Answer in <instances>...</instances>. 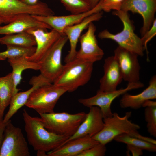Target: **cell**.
<instances>
[{
	"instance_id": "36",
	"label": "cell",
	"mask_w": 156,
	"mask_h": 156,
	"mask_svg": "<svg viewBox=\"0 0 156 156\" xmlns=\"http://www.w3.org/2000/svg\"><path fill=\"white\" fill-rule=\"evenodd\" d=\"M153 106H156V101H152L151 100H149L145 101L143 104L142 107H146Z\"/></svg>"
},
{
	"instance_id": "19",
	"label": "cell",
	"mask_w": 156,
	"mask_h": 156,
	"mask_svg": "<svg viewBox=\"0 0 156 156\" xmlns=\"http://www.w3.org/2000/svg\"><path fill=\"white\" fill-rule=\"evenodd\" d=\"M98 143L88 136L76 138L47 153V156H78L83 151Z\"/></svg>"
},
{
	"instance_id": "16",
	"label": "cell",
	"mask_w": 156,
	"mask_h": 156,
	"mask_svg": "<svg viewBox=\"0 0 156 156\" xmlns=\"http://www.w3.org/2000/svg\"><path fill=\"white\" fill-rule=\"evenodd\" d=\"M29 83L32 86L30 88L24 92H18L12 96L9 105V110L3 118L4 123H7L19 109L25 105L34 90L41 86L52 83L40 74L33 76Z\"/></svg>"
},
{
	"instance_id": "23",
	"label": "cell",
	"mask_w": 156,
	"mask_h": 156,
	"mask_svg": "<svg viewBox=\"0 0 156 156\" xmlns=\"http://www.w3.org/2000/svg\"><path fill=\"white\" fill-rule=\"evenodd\" d=\"M14 95V84L12 72L0 77V120L3 119L5 111Z\"/></svg>"
},
{
	"instance_id": "28",
	"label": "cell",
	"mask_w": 156,
	"mask_h": 156,
	"mask_svg": "<svg viewBox=\"0 0 156 156\" xmlns=\"http://www.w3.org/2000/svg\"><path fill=\"white\" fill-rule=\"evenodd\" d=\"M72 14L83 13L92 9L89 0H58Z\"/></svg>"
},
{
	"instance_id": "29",
	"label": "cell",
	"mask_w": 156,
	"mask_h": 156,
	"mask_svg": "<svg viewBox=\"0 0 156 156\" xmlns=\"http://www.w3.org/2000/svg\"><path fill=\"white\" fill-rule=\"evenodd\" d=\"M144 110L145 120L147 128L150 135L156 137V106L145 107Z\"/></svg>"
},
{
	"instance_id": "33",
	"label": "cell",
	"mask_w": 156,
	"mask_h": 156,
	"mask_svg": "<svg viewBox=\"0 0 156 156\" xmlns=\"http://www.w3.org/2000/svg\"><path fill=\"white\" fill-rule=\"evenodd\" d=\"M127 145V148L131 153L133 156H139L143 154L142 150L135 146L129 145Z\"/></svg>"
},
{
	"instance_id": "37",
	"label": "cell",
	"mask_w": 156,
	"mask_h": 156,
	"mask_svg": "<svg viewBox=\"0 0 156 156\" xmlns=\"http://www.w3.org/2000/svg\"><path fill=\"white\" fill-rule=\"evenodd\" d=\"M89 1L91 5L92 9L97 5L99 0H89Z\"/></svg>"
},
{
	"instance_id": "3",
	"label": "cell",
	"mask_w": 156,
	"mask_h": 156,
	"mask_svg": "<svg viewBox=\"0 0 156 156\" xmlns=\"http://www.w3.org/2000/svg\"><path fill=\"white\" fill-rule=\"evenodd\" d=\"M93 63L74 58L66 63L59 76L53 83L72 92L90 80Z\"/></svg>"
},
{
	"instance_id": "4",
	"label": "cell",
	"mask_w": 156,
	"mask_h": 156,
	"mask_svg": "<svg viewBox=\"0 0 156 156\" xmlns=\"http://www.w3.org/2000/svg\"><path fill=\"white\" fill-rule=\"evenodd\" d=\"M113 14L117 16L123 24V28L120 32L113 34L106 29L100 32L98 35L101 39H108L116 42L118 46L138 55H144L145 50L141 38L134 32V26L128 12L121 10L114 11Z\"/></svg>"
},
{
	"instance_id": "5",
	"label": "cell",
	"mask_w": 156,
	"mask_h": 156,
	"mask_svg": "<svg viewBox=\"0 0 156 156\" xmlns=\"http://www.w3.org/2000/svg\"><path fill=\"white\" fill-rule=\"evenodd\" d=\"M86 114L83 112L74 114L54 112L39 114L44 127L48 131L57 135L69 137L76 131Z\"/></svg>"
},
{
	"instance_id": "10",
	"label": "cell",
	"mask_w": 156,
	"mask_h": 156,
	"mask_svg": "<svg viewBox=\"0 0 156 156\" xmlns=\"http://www.w3.org/2000/svg\"><path fill=\"white\" fill-rule=\"evenodd\" d=\"M96 30L95 25L91 23L87 31L79 38L80 47L77 51L75 58L93 63L103 58L104 52L98 44L95 34Z\"/></svg>"
},
{
	"instance_id": "27",
	"label": "cell",
	"mask_w": 156,
	"mask_h": 156,
	"mask_svg": "<svg viewBox=\"0 0 156 156\" xmlns=\"http://www.w3.org/2000/svg\"><path fill=\"white\" fill-rule=\"evenodd\" d=\"M114 140L118 142L138 147L142 150L152 152L156 151V144L127 134L119 135L116 137Z\"/></svg>"
},
{
	"instance_id": "9",
	"label": "cell",
	"mask_w": 156,
	"mask_h": 156,
	"mask_svg": "<svg viewBox=\"0 0 156 156\" xmlns=\"http://www.w3.org/2000/svg\"><path fill=\"white\" fill-rule=\"evenodd\" d=\"M144 84L140 81L129 83L125 88L110 92H105L99 90L95 95L87 98H80L79 102L85 107L93 106L99 107L102 112L103 118L111 116V106L112 102L117 97L132 90L141 88Z\"/></svg>"
},
{
	"instance_id": "14",
	"label": "cell",
	"mask_w": 156,
	"mask_h": 156,
	"mask_svg": "<svg viewBox=\"0 0 156 156\" xmlns=\"http://www.w3.org/2000/svg\"><path fill=\"white\" fill-rule=\"evenodd\" d=\"M26 31L34 36L36 47L34 53L26 58L29 61L34 62H39L62 35L53 29L47 31V29L36 28Z\"/></svg>"
},
{
	"instance_id": "8",
	"label": "cell",
	"mask_w": 156,
	"mask_h": 156,
	"mask_svg": "<svg viewBox=\"0 0 156 156\" xmlns=\"http://www.w3.org/2000/svg\"><path fill=\"white\" fill-rule=\"evenodd\" d=\"M27 143L21 129L10 120L7 123L0 148V156H29Z\"/></svg>"
},
{
	"instance_id": "20",
	"label": "cell",
	"mask_w": 156,
	"mask_h": 156,
	"mask_svg": "<svg viewBox=\"0 0 156 156\" xmlns=\"http://www.w3.org/2000/svg\"><path fill=\"white\" fill-rule=\"evenodd\" d=\"M36 28L52 29L48 25L38 20L31 15L25 14L5 25L0 26V35L15 34Z\"/></svg>"
},
{
	"instance_id": "11",
	"label": "cell",
	"mask_w": 156,
	"mask_h": 156,
	"mask_svg": "<svg viewBox=\"0 0 156 156\" xmlns=\"http://www.w3.org/2000/svg\"><path fill=\"white\" fill-rule=\"evenodd\" d=\"M137 54L118 46L114 56L120 69L123 79L129 83L139 81L140 67Z\"/></svg>"
},
{
	"instance_id": "2",
	"label": "cell",
	"mask_w": 156,
	"mask_h": 156,
	"mask_svg": "<svg viewBox=\"0 0 156 156\" xmlns=\"http://www.w3.org/2000/svg\"><path fill=\"white\" fill-rule=\"evenodd\" d=\"M131 114V112H127L124 116L121 117L114 112L111 116L103 118V128L92 138L99 143L106 145L116 137L126 134L156 144V140L143 136L139 133L140 126L129 120Z\"/></svg>"
},
{
	"instance_id": "26",
	"label": "cell",
	"mask_w": 156,
	"mask_h": 156,
	"mask_svg": "<svg viewBox=\"0 0 156 156\" xmlns=\"http://www.w3.org/2000/svg\"><path fill=\"white\" fill-rule=\"evenodd\" d=\"M19 7L18 0H0V18L8 23L16 15Z\"/></svg>"
},
{
	"instance_id": "15",
	"label": "cell",
	"mask_w": 156,
	"mask_h": 156,
	"mask_svg": "<svg viewBox=\"0 0 156 156\" xmlns=\"http://www.w3.org/2000/svg\"><path fill=\"white\" fill-rule=\"evenodd\" d=\"M103 14L102 11L94 13L86 17L80 22L64 29L63 34L67 37L70 44V51L64 59L65 63L75 58L77 51V44L82 31L87 28L91 23L100 20Z\"/></svg>"
},
{
	"instance_id": "25",
	"label": "cell",
	"mask_w": 156,
	"mask_h": 156,
	"mask_svg": "<svg viewBox=\"0 0 156 156\" xmlns=\"http://www.w3.org/2000/svg\"><path fill=\"white\" fill-rule=\"evenodd\" d=\"M6 50L0 52V60L22 57H28L32 55L35 52L36 47H24L8 45Z\"/></svg>"
},
{
	"instance_id": "18",
	"label": "cell",
	"mask_w": 156,
	"mask_h": 156,
	"mask_svg": "<svg viewBox=\"0 0 156 156\" xmlns=\"http://www.w3.org/2000/svg\"><path fill=\"white\" fill-rule=\"evenodd\" d=\"M95 13L94 10L92 8L88 12L78 14H71L62 16L31 15L38 20L48 25L51 29L64 35L63 31L66 28L77 24L86 17Z\"/></svg>"
},
{
	"instance_id": "12",
	"label": "cell",
	"mask_w": 156,
	"mask_h": 156,
	"mask_svg": "<svg viewBox=\"0 0 156 156\" xmlns=\"http://www.w3.org/2000/svg\"><path fill=\"white\" fill-rule=\"evenodd\" d=\"M120 10L138 13L142 16L143 25L140 31L142 36L150 29L155 19L156 0H125Z\"/></svg>"
},
{
	"instance_id": "38",
	"label": "cell",
	"mask_w": 156,
	"mask_h": 156,
	"mask_svg": "<svg viewBox=\"0 0 156 156\" xmlns=\"http://www.w3.org/2000/svg\"><path fill=\"white\" fill-rule=\"evenodd\" d=\"M3 23H5V22L2 19L0 18V26Z\"/></svg>"
},
{
	"instance_id": "1",
	"label": "cell",
	"mask_w": 156,
	"mask_h": 156,
	"mask_svg": "<svg viewBox=\"0 0 156 156\" xmlns=\"http://www.w3.org/2000/svg\"><path fill=\"white\" fill-rule=\"evenodd\" d=\"M23 116L28 141L37 151V156H47V153L60 147L69 138L49 131L40 117L31 116L25 109Z\"/></svg>"
},
{
	"instance_id": "35",
	"label": "cell",
	"mask_w": 156,
	"mask_h": 156,
	"mask_svg": "<svg viewBox=\"0 0 156 156\" xmlns=\"http://www.w3.org/2000/svg\"><path fill=\"white\" fill-rule=\"evenodd\" d=\"M23 3L29 5H34L38 2V0H19Z\"/></svg>"
},
{
	"instance_id": "32",
	"label": "cell",
	"mask_w": 156,
	"mask_h": 156,
	"mask_svg": "<svg viewBox=\"0 0 156 156\" xmlns=\"http://www.w3.org/2000/svg\"><path fill=\"white\" fill-rule=\"evenodd\" d=\"M155 19L150 29L142 36L141 38L142 43L146 49L147 53L148 51L147 44L148 42L155 36L156 34V20Z\"/></svg>"
},
{
	"instance_id": "7",
	"label": "cell",
	"mask_w": 156,
	"mask_h": 156,
	"mask_svg": "<svg viewBox=\"0 0 156 156\" xmlns=\"http://www.w3.org/2000/svg\"><path fill=\"white\" fill-rule=\"evenodd\" d=\"M67 37L61 35L38 62L40 74L53 83L61 74L64 66L61 58L63 49L68 41Z\"/></svg>"
},
{
	"instance_id": "22",
	"label": "cell",
	"mask_w": 156,
	"mask_h": 156,
	"mask_svg": "<svg viewBox=\"0 0 156 156\" xmlns=\"http://www.w3.org/2000/svg\"><path fill=\"white\" fill-rule=\"evenodd\" d=\"M8 61L12 68L14 95L20 90L17 87L22 79V74L23 71L27 69L39 70L40 66L38 62L29 61L24 57L9 59Z\"/></svg>"
},
{
	"instance_id": "24",
	"label": "cell",
	"mask_w": 156,
	"mask_h": 156,
	"mask_svg": "<svg viewBox=\"0 0 156 156\" xmlns=\"http://www.w3.org/2000/svg\"><path fill=\"white\" fill-rule=\"evenodd\" d=\"M2 45H14L24 47H31L36 45L34 36L26 31L5 35L0 37Z\"/></svg>"
},
{
	"instance_id": "21",
	"label": "cell",
	"mask_w": 156,
	"mask_h": 156,
	"mask_svg": "<svg viewBox=\"0 0 156 156\" xmlns=\"http://www.w3.org/2000/svg\"><path fill=\"white\" fill-rule=\"evenodd\" d=\"M156 98V76L154 75L151 78L148 86L140 93L135 95L127 93L123 94L120 105L122 108L137 109L142 107L146 101Z\"/></svg>"
},
{
	"instance_id": "17",
	"label": "cell",
	"mask_w": 156,
	"mask_h": 156,
	"mask_svg": "<svg viewBox=\"0 0 156 156\" xmlns=\"http://www.w3.org/2000/svg\"><path fill=\"white\" fill-rule=\"evenodd\" d=\"M103 67L104 74L100 80L99 90L105 92L117 90L123 78L118 63L114 56L105 59Z\"/></svg>"
},
{
	"instance_id": "31",
	"label": "cell",
	"mask_w": 156,
	"mask_h": 156,
	"mask_svg": "<svg viewBox=\"0 0 156 156\" xmlns=\"http://www.w3.org/2000/svg\"><path fill=\"white\" fill-rule=\"evenodd\" d=\"M106 151L105 145L99 143L83 151L78 156H103Z\"/></svg>"
},
{
	"instance_id": "13",
	"label": "cell",
	"mask_w": 156,
	"mask_h": 156,
	"mask_svg": "<svg viewBox=\"0 0 156 156\" xmlns=\"http://www.w3.org/2000/svg\"><path fill=\"white\" fill-rule=\"evenodd\" d=\"M89 108V112L86 114L84 120L80 125L76 131L61 146L76 138L87 136L92 138L102 129L104 125L103 118L100 108L96 106H93Z\"/></svg>"
},
{
	"instance_id": "6",
	"label": "cell",
	"mask_w": 156,
	"mask_h": 156,
	"mask_svg": "<svg viewBox=\"0 0 156 156\" xmlns=\"http://www.w3.org/2000/svg\"><path fill=\"white\" fill-rule=\"evenodd\" d=\"M67 92L66 88L53 83L43 85L33 91L25 105L39 114L52 113L59 99Z\"/></svg>"
},
{
	"instance_id": "34",
	"label": "cell",
	"mask_w": 156,
	"mask_h": 156,
	"mask_svg": "<svg viewBox=\"0 0 156 156\" xmlns=\"http://www.w3.org/2000/svg\"><path fill=\"white\" fill-rule=\"evenodd\" d=\"M6 123H4L3 120H0V148L2 142L3 134Z\"/></svg>"
},
{
	"instance_id": "30",
	"label": "cell",
	"mask_w": 156,
	"mask_h": 156,
	"mask_svg": "<svg viewBox=\"0 0 156 156\" xmlns=\"http://www.w3.org/2000/svg\"><path fill=\"white\" fill-rule=\"evenodd\" d=\"M125 0H99L94 8L98 12L102 10L107 12H109L112 10H121L122 4Z\"/></svg>"
}]
</instances>
